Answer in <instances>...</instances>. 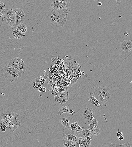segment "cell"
<instances>
[{
	"label": "cell",
	"instance_id": "1",
	"mask_svg": "<svg viewBox=\"0 0 132 147\" xmlns=\"http://www.w3.org/2000/svg\"><path fill=\"white\" fill-rule=\"evenodd\" d=\"M0 123L5 125L7 129L12 132L15 131L21 124L17 114L6 111L0 115Z\"/></svg>",
	"mask_w": 132,
	"mask_h": 147
},
{
	"label": "cell",
	"instance_id": "2",
	"mask_svg": "<svg viewBox=\"0 0 132 147\" xmlns=\"http://www.w3.org/2000/svg\"><path fill=\"white\" fill-rule=\"evenodd\" d=\"M51 10L61 14L67 15L70 11V3L69 0H53L51 1Z\"/></svg>",
	"mask_w": 132,
	"mask_h": 147
},
{
	"label": "cell",
	"instance_id": "3",
	"mask_svg": "<svg viewBox=\"0 0 132 147\" xmlns=\"http://www.w3.org/2000/svg\"><path fill=\"white\" fill-rule=\"evenodd\" d=\"M3 71L5 79L10 83L15 82L21 77L22 73L12 68L9 64L4 66Z\"/></svg>",
	"mask_w": 132,
	"mask_h": 147
},
{
	"label": "cell",
	"instance_id": "4",
	"mask_svg": "<svg viewBox=\"0 0 132 147\" xmlns=\"http://www.w3.org/2000/svg\"><path fill=\"white\" fill-rule=\"evenodd\" d=\"M94 93L95 97L101 105L107 102L111 97L108 87L105 86L96 88Z\"/></svg>",
	"mask_w": 132,
	"mask_h": 147
},
{
	"label": "cell",
	"instance_id": "5",
	"mask_svg": "<svg viewBox=\"0 0 132 147\" xmlns=\"http://www.w3.org/2000/svg\"><path fill=\"white\" fill-rule=\"evenodd\" d=\"M3 24L8 27H11L15 25L16 16L14 10L11 8L6 9L2 15Z\"/></svg>",
	"mask_w": 132,
	"mask_h": 147
},
{
	"label": "cell",
	"instance_id": "6",
	"mask_svg": "<svg viewBox=\"0 0 132 147\" xmlns=\"http://www.w3.org/2000/svg\"><path fill=\"white\" fill-rule=\"evenodd\" d=\"M49 17L51 24L53 26L55 27H60L66 24L67 15L61 14L51 11Z\"/></svg>",
	"mask_w": 132,
	"mask_h": 147
},
{
	"label": "cell",
	"instance_id": "7",
	"mask_svg": "<svg viewBox=\"0 0 132 147\" xmlns=\"http://www.w3.org/2000/svg\"><path fill=\"white\" fill-rule=\"evenodd\" d=\"M82 135L81 132H78L72 130L69 127H64L63 131V140L69 141L74 145L78 141L79 137Z\"/></svg>",
	"mask_w": 132,
	"mask_h": 147
},
{
	"label": "cell",
	"instance_id": "8",
	"mask_svg": "<svg viewBox=\"0 0 132 147\" xmlns=\"http://www.w3.org/2000/svg\"><path fill=\"white\" fill-rule=\"evenodd\" d=\"M12 68L21 73L26 72V66L24 61L16 57L11 59L9 63Z\"/></svg>",
	"mask_w": 132,
	"mask_h": 147
},
{
	"label": "cell",
	"instance_id": "9",
	"mask_svg": "<svg viewBox=\"0 0 132 147\" xmlns=\"http://www.w3.org/2000/svg\"><path fill=\"white\" fill-rule=\"evenodd\" d=\"M16 16L15 25L23 24L25 21V15L23 11L20 8L16 9L14 10Z\"/></svg>",
	"mask_w": 132,
	"mask_h": 147
},
{
	"label": "cell",
	"instance_id": "10",
	"mask_svg": "<svg viewBox=\"0 0 132 147\" xmlns=\"http://www.w3.org/2000/svg\"><path fill=\"white\" fill-rule=\"evenodd\" d=\"M44 81L42 77H38L32 81L31 83V87L36 90H38L42 88L44 85Z\"/></svg>",
	"mask_w": 132,
	"mask_h": 147
},
{
	"label": "cell",
	"instance_id": "11",
	"mask_svg": "<svg viewBox=\"0 0 132 147\" xmlns=\"http://www.w3.org/2000/svg\"><path fill=\"white\" fill-rule=\"evenodd\" d=\"M94 111L91 107H85L82 112L83 118L85 120H89L90 119L94 118Z\"/></svg>",
	"mask_w": 132,
	"mask_h": 147
},
{
	"label": "cell",
	"instance_id": "12",
	"mask_svg": "<svg viewBox=\"0 0 132 147\" xmlns=\"http://www.w3.org/2000/svg\"><path fill=\"white\" fill-rule=\"evenodd\" d=\"M121 48L125 52H128L132 49V43L129 40H126L122 42L121 44Z\"/></svg>",
	"mask_w": 132,
	"mask_h": 147
},
{
	"label": "cell",
	"instance_id": "13",
	"mask_svg": "<svg viewBox=\"0 0 132 147\" xmlns=\"http://www.w3.org/2000/svg\"><path fill=\"white\" fill-rule=\"evenodd\" d=\"M71 120L70 117L68 115H63L61 117L60 121L64 127H68L71 124Z\"/></svg>",
	"mask_w": 132,
	"mask_h": 147
},
{
	"label": "cell",
	"instance_id": "14",
	"mask_svg": "<svg viewBox=\"0 0 132 147\" xmlns=\"http://www.w3.org/2000/svg\"><path fill=\"white\" fill-rule=\"evenodd\" d=\"M88 101L92 104L94 105L96 107H101L102 105L99 104L98 101L96 99L94 96V93H91L88 96Z\"/></svg>",
	"mask_w": 132,
	"mask_h": 147
},
{
	"label": "cell",
	"instance_id": "15",
	"mask_svg": "<svg viewBox=\"0 0 132 147\" xmlns=\"http://www.w3.org/2000/svg\"><path fill=\"white\" fill-rule=\"evenodd\" d=\"M15 39H21L25 36V34L24 33L21 32L17 29H15L12 32Z\"/></svg>",
	"mask_w": 132,
	"mask_h": 147
},
{
	"label": "cell",
	"instance_id": "16",
	"mask_svg": "<svg viewBox=\"0 0 132 147\" xmlns=\"http://www.w3.org/2000/svg\"><path fill=\"white\" fill-rule=\"evenodd\" d=\"M102 147H126V144L125 143L123 145H121L117 144L107 143H103Z\"/></svg>",
	"mask_w": 132,
	"mask_h": 147
},
{
	"label": "cell",
	"instance_id": "17",
	"mask_svg": "<svg viewBox=\"0 0 132 147\" xmlns=\"http://www.w3.org/2000/svg\"><path fill=\"white\" fill-rule=\"evenodd\" d=\"M69 93L67 91L62 93L61 100V104H65L68 101L69 99Z\"/></svg>",
	"mask_w": 132,
	"mask_h": 147
},
{
	"label": "cell",
	"instance_id": "18",
	"mask_svg": "<svg viewBox=\"0 0 132 147\" xmlns=\"http://www.w3.org/2000/svg\"><path fill=\"white\" fill-rule=\"evenodd\" d=\"M17 29L25 33L27 32V28L25 25L23 23L18 25L17 26Z\"/></svg>",
	"mask_w": 132,
	"mask_h": 147
},
{
	"label": "cell",
	"instance_id": "19",
	"mask_svg": "<svg viewBox=\"0 0 132 147\" xmlns=\"http://www.w3.org/2000/svg\"><path fill=\"white\" fill-rule=\"evenodd\" d=\"M70 110L69 107L66 106H63L60 108L59 111L58 112V114L61 115L64 113H67L69 112Z\"/></svg>",
	"mask_w": 132,
	"mask_h": 147
},
{
	"label": "cell",
	"instance_id": "20",
	"mask_svg": "<svg viewBox=\"0 0 132 147\" xmlns=\"http://www.w3.org/2000/svg\"><path fill=\"white\" fill-rule=\"evenodd\" d=\"M90 131L92 135L96 136L99 135L101 132L100 129L97 126L95 127Z\"/></svg>",
	"mask_w": 132,
	"mask_h": 147
},
{
	"label": "cell",
	"instance_id": "21",
	"mask_svg": "<svg viewBox=\"0 0 132 147\" xmlns=\"http://www.w3.org/2000/svg\"><path fill=\"white\" fill-rule=\"evenodd\" d=\"M62 93L59 92L56 93L54 95V99L55 101L61 104V100Z\"/></svg>",
	"mask_w": 132,
	"mask_h": 147
},
{
	"label": "cell",
	"instance_id": "22",
	"mask_svg": "<svg viewBox=\"0 0 132 147\" xmlns=\"http://www.w3.org/2000/svg\"><path fill=\"white\" fill-rule=\"evenodd\" d=\"M82 135L86 138L88 136L91 135V131L88 129H83L81 131Z\"/></svg>",
	"mask_w": 132,
	"mask_h": 147
},
{
	"label": "cell",
	"instance_id": "23",
	"mask_svg": "<svg viewBox=\"0 0 132 147\" xmlns=\"http://www.w3.org/2000/svg\"><path fill=\"white\" fill-rule=\"evenodd\" d=\"M63 144L66 147H75L73 144L71 142L66 140H63Z\"/></svg>",
	"mask_w": 132,
	"mask_h": 147
},
{
	"label": "cell",
	"instance_id": "24",
	"mask_svg": "<svg viewBox=\"0 0 132 147\" xmlns=\"http://www.w3.org/2000/svg\"><path fill=\"white\" fill-rule=\"evenodd\" d=\"M6 10V6L5 4L0 1V12L2 15L4 14Z\"/></svg>",
	"mask_w": 132,
	"mask_h": 147
},
{
	"label": "cell",
	"instance_id": "25",
	"mask_svg": "<svg viewBox=\"0 0 132 147\" xmlns=\"http://www.w3.org/2000/svg\"><path fill=\"white\" fill-rule=\"evenodd\" d=\"M88 124H92L95 125V127L97 126L98 122L97 119L94 118L90 119L88 122Z\"/></svg>",
	"mask_w": 132,
	"mask_h": 147
},
{
	"label": "cell",
	"instance_id": "26",
	"mask_svg": "<svg viewBox=\"0 0 132 147\" xmlns=\"http://www.w3.org/2000/svg\"><path fill=\"white\" fill-rule=\"evenodd\" d=\"M85 138V137L83 136L79 137L78 139V141L79 145H80V147H84V143Z\"/></svg>",
	"mask_w": 132,
	"mask_h": 147
},
{
	"label": "cell",
	"instance_id": "27",
	"mask_svg": "<svg viewBox=\"0 0 132 147\" xmlns=\"http://www.w3.org/2000/svg\"><path fill=\"white\" fill-rule=\"evenodd\" d=\"M91 140H88L86 138H85L84 147H89L91 145Z\"/></svg>",
	"mask_w": 132,
	"mask_h": 147
},
{
	"label": "cell",
	"instance_id": "28",
	"mask_svg": "<svg viewBox=\"0 0 132 147\" xmlns=\"http://www.w3.org/2000/svg\"><path fill=\"white\" fill-rule=\"evenodd\" d=\"M7 128L3 123H0V130L2 132H5L7 130Z\"/></svg>",
	"mask_w": 132,
	"mask_h": 147
},
{
	"label": "cell",
	"instance_id": "29",
	"mask_svg": "<svg viewBox=\"0 0 132 147\" xmlns=\"http://www.w3.org/2000/svg\"><path fill=\"white\" fill-rule=\"evenodd\" d=\"M77 123H78V122H76L71 124L70 125L69 127L72 130H75L77 124Z\"/></svg>",
	"mask_w": 132,
	"mask_h": 147
},
{
	"label": "cell",
	"instance_id": "30",
	"mask_svg": "<svg viewBox=\"0 0 132 147\" xmlns=\"http://www.w3.org/2000/svg\"><path fill=\"white\" fill-rule=\"evenodd\" d=\"M83 127L81 128L77 124L75 130L78 132H81L83 129Z\"/></svg>",
	"mask_w": 132,
	"mask_h": 147
},
{
	"label": "cell",
	"instance_id": "31",
	"mask_svg": "<svg viewBox=\"0 0 132 147\" xmlns=\"http://www.w3.org/2000/svg\"><path fill=\"white\" fill-rule=\"evenodd\" d=\"M88 126H89V127H88V130H89L90 131L91 130H92L95 127V125L92 124H88Z\"/></svg>",
	"mask_w": 132,
	"mask_h": 147
},
{
	"label": "cell",
	"instance_id": "32",
	"mask_svg": "<svg viewBox=\"0 0 132 147\" xmlns=\"http://www.w3.org/2000/svg\"><path fill=\"white\" fill-rule=\"evenodd\" d=\"M122 135H123V133L122 132H120V131L116 133V136L117 137L121 136H122Z\"/></svg>",
	"mask_w": 132,
	"mask_h": 147
},
{
	"label": "cell",
	"instance_id": "33",
	"mask_svg": "<svg viewBox=\"0 0 132 147\" xmlns=\"http://www.w3.org/2000/svg\"><path fill=\"white\" fill-rule=\"evenodd\" d=\"M39 90H41V91H40V92H41L42 93L46 91V89L45 87L40 89Z\"/></svg>",
	"mask_w": 132,
	"mask_h": 147
},
{
	"label": "cell",
	"instance_id": "34",
	"mask_svg": "<svg viewBox=\"0 0 132 147\" xmlns=\"http://www.w3.org/2000/svg\"><path fill=\"white\" fill-rule=\"evenodd\" d=\"M86 138L88 140H92V136L91 135H90L88 136V137H86Z\"/></svg>",
	"mask_w": 132,
	"mask_h": 147
},
{
	"label": "cell",
	"instance_id": "35",
	"mask_svg": "<svg viewBox=\"0 0 132 147\" xmlns=\"http://www.w3.org/2000/svg\"><path fill=\"white\" fill-rule=\"evenodd\" d=\"M118 140H124V137L123 136H121L118 137Z\"/></svg>",
	"mask_w": 132,
	"mask_h": 147
},
{
	"label": "cell",
	"instance_id": "36",
	"mask_svg": "<svg viewBox=\"0 0 132 147\" xmlns=\"http://www.w3.org/2000/svg\"><path fill=\"white\" fill-rule=\"evenodd\" d=\"M76 147H80V145H79V142L77 141L74 145Z\"/></svg>",
	"mask_w": 132,
	"mask_h": 147
},
{
	"label": "cell",
	"instance_id": "37",
	"mask_svg": "<svg viewBox=\"0 0 132 147\" xmlns=\"http://www.w3.org/2000/svg\"><path fill=\"white\" fill-rule=\"evenodd\" d=\"M126 144V147H131L130 146V143L128 142H127L125 143Z\"/></svg>",
	"mask_w": 132,
	"mask_h": 147
},
{
	"label": "cell",
	"instance_id": "38",
	"mask_svg": "<svg viewBox=\"0 0 132 147\" xmlns=\"http://www.w3.org/2000/svg\"><path fill=\"white\" fill-rule=\"evenodd\" d=\"M102 3L101 2H99L97 3V5L98 6H102Z\"/></svg>",
	"mask_w": 132,
	"mask_h": 147
},
{
	"label": "cell",
	"instance_id": "39",
	"mask_svg": "<svg viewBox=\"0 0 132 147\" xmlns=\"http://www.w3.org/2000/svg\"><path fill=\"white\" fill-rule=\"evenodd\" d=\"M74 112V111L72 110H70L69 113V114H72Z\"/></svg>",
	"mask_w": 132,
	"mask_h": 147
},
{
	"label": "cell",
	"instance_id": "40",
	"mask_svg": "<svg viewBox=\"0 0 132 147\" xmlns=\"http://www.w3.org/2000/svg\"><path fill=\"white\" fill-rule=\"evenodd\" d=\"M117 1V4H119V3H120V1H119V0H117L116 1Z\"/></svg>",
	"mask_w": 132,
	"mask_h": 147
},
{
	"label": "cell",
	"instance_id": "41",
	"mask_svg": "<svg viewBox=\"0 0 132 147\" xmlns=\"http://www.w3.org/2000/svg\"><path fill=\"white\" fill-rule=\"evenodd\" d=\"M2 14L1 13V12H0V18L2 17Z\"/></svg>",
	"mask_w": 132,
	"mask_h": 147
},
{
	"label": "cell",
	"instance_id": "42",
	"mask_svg": "<svg viewBox=\"0 0 132 147\" xmlns=\"http://www.w3.org/2000/svg\"><path fill=\"white\" fill-rule=\"evenodd\" d=\"M126 34H127V35H128V33H127V34H126V32L125 34H124V35H126Z\"/></svg>",
	"mask_w": 132,
	"mask_h": 147
},
{
	"label": "cell",
	"instance_id": "43",
	"mask_svg": "<svg viewBox=\"0 0 132 147\" xmlns=\"http://www.w3.org/2000/svg\"><path fill=\"white\" fill-rule=\"evenodd\" d=\"M121 17V16H120L119 17V18H120Z\"/></svg>",
	"mask_w": 132,
	"mask_h": 147
},
{
	"label": "cell",
	"instance_id": "44",
	"mask_svg": "<svg viewBox=\"0 0 132 147\" xmlns=\"http://www.w3.org/2000/svg\"></svg>",
	"mask_w": 132,
	"mask_h": 147
},
{
	"label": "cell",
	"instance_id": "45",
	"mask_svg": "<svg viewBox=\"0 0 132 147\" xmlns=\"http://www.w3.org/2000/svg\"></svg>",
	"mask_w": 132,
	"mask_h": 147
}]
</instances>
